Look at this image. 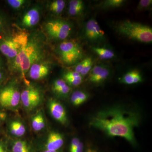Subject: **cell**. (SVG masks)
Masks as SVG:
<instances>
[{
  "label": "cell",
  "instance_id": "obj_1",
  "mask_svg": "<svg viewBox=\"0 0 152 152\" xmlns=\"http://www.w3.org/2000/svg\"><path fill=\"white\" fill-rule=\"evenodd\" d=\"M140 121V115L137 111L116 106L98 112L91 118L89 125L102 131L107 135L124 138L134 145V130L138 126Z\"/></svg>",
  "mask_w": 152,
  "mask_h": 152
},
{
  "label": "cell",
  "instance_id": "obj_2",
  "mask_svg": "<svg viewBox=\"0 0 152 152\" xmlns=\"http://www.w3.org/2000/svg\"><path fill=\"white\" fill-rule=\"evenodd\" d=\"M43 39L40 34L29 35L27 43L11 61V68L14 72L24 75L33 64L42 61L45 51Z\"/></svg>",
  "mask_w": 152,
  "mask_h": 152
},
{
  "label": "cell",
  "instance_id": "obj_3",
  "mask_svg": "<svg viewBox=\"0 0 152 152\" xmlns=\"http://www.w3.org/2000/svg\"><path fill=\"white\" fill-rule=\"evenodd\" d=\"M117 31L130 39L142 43L152 42V28L141 23L129 20L121 21L115 26Z\"/></svg>",
  "mask_w": 152,
  "mask_h": 152
},
{
  "label": "cell",
  "instance_id": "obj_4",
  "mask_svg": "<svg viewBox=\"0 0 152 152\" xmlns=\"http://www.w3.org/2000/svg\"><path fill=\"white\" fill-rule=\"evenodd\" d=\"M29 35L19 32L0 39V52L12 61L27 43Z\"/></svg>",
  "mask_w": 152,
  "mask_h": 152
},
{
  "label": "cell",
  "instance_id": "obj_5",
  "mask_svg": "<svg viewBox=\"0 0 152 152\" xmlns=\"http://www.w3.org/2000/svg\"><path fill=\"white\" fill-rule=\"evenodd\" d=\"M57 51L61 61L67 65L75 64L83 57L81 47L74 41H63L58 45Z\"/></svg>",
  "mask_w": 152,
  "mask_h": 152
},
{
  "label": "cell",
  "instance_id": "obj_6",
  "mask_svg": "<svg viewBox=\"0 0 152 152\" xmlns=\"http://www.w3.org/2000/svg\"><path fill=\"white\" fill-rule=\"evenodd\" d=\"M45 30L51 39L64 41L70 35L72 31V25L65 20L60 19L49 20L45 25Z\"/></svg>",
  "mask_w": 152,
  "mask_h": 152
},
{
  "label": "cell",
  "instance_id": "obj_7",
  "mask_svg": "<svg viewBox=\"0 0 152 152\" xmlns=\"http://www.w3.org/2000/svg\"><path fill=\"white\" fill-rule=\"evenodd\" d=\"M21 92L15 83L6 86L0 91V105L6 108L15 109L20 102Z\"/></svg>",
  "mask_w": 152,
  "mask_h": 152
},
{
  "label": "cell",
  "instance_id": "obj_8",
  "mask_svg": "<svg viewBox=\"0 0 152 152\" xmlns=\"http://www.w3.org/2000/svg\"><path fill=\"white\" fill-rule=\"evenodd\" d=\"M43 94L37 87L29 86L25 89L20 95V102L25 109L32 110L42 103Z\"/></svg>",
  "mask_w": 152,
  "mask_h": 152
},
{
  "label": "cell",
  "instance_id": "obj_9",
  "mask_svg": "<svg viewBox=\"0 0 152 152\" xmlns=\"http://www.w3.org/2000/svg\"><path fill=\"white\" fill-rule=\"evenodd\" d=\"M84 34L87 39L93 42L102 40L104 33L101 28L96 20L94 18L89 20L85 25Z\"/></svg>",
  "mask_w": 152,
  "mask_h": 152
},
{
  "label": "cell",
  "instance_id": "obj_10",
  "mask_svg": "<svg viewBox=\"0 0 152 152\" xmlns=\"http://www.w3.org/2000/svg\"><path fill=\"white\" fill-rule=\"evenodd\" d=\"M51 66L46 61H39L31 66L28 71L29 77L34 80H42L50 73Z\"/></svg>",
  "mask_w": 152,
  "mask_h": 152
},
{
  "label": "cell",
  "instance_id": "obj_11",
  "mask_svg": "<svg viewBox=\"0 0 152 152\" xmlns=\"http://www.w3.org/2000/svg\"><path fill=\"white\" fill-rule=\"evenodd\" d=\"M41 10L39 7L34 6L28 9L22 16L20 26L24 28H29L34 27L39 22Z\"/></svg>",
  "mask_w": 152,
  "mask_h": 152
},
{
  "label": "cell",
  "instance_id": "obj_12",
  "mask_svg": "<svg viewBox=\"0 0 152 152\" xmlns=\"http://www.w3.org/2000/svg\"><path fill=\"white\" fill-rule=\"evenodd\" d=\"M49 109L52 117L58 122L66 124L67 122V117L65 109L60 102L51 99L49 101Z\"/></svg>",
  "mask_w": 152,
  "mask_h": 152
},
{
  "label": "cell",
  "instance_id": "obj_13",
  "mask_svg": "<svg viewBox=\"0 0 152 152\" xmlns=\"http://www.w3.org/2000/svg\"><path fill=\"white\" fill-rule=\"evenodd\" d=\"M108 68L103 65H96L90 72L89 81L93 84H100L106 80L110 75Z\"/></svg>",
  "mask_w": 152,
  "mask_h": 152
},
{
  "label": "cell",
  "instance_id": "obj_14",
  "mask_svg": "<svg viewBox=\"0 0 152 152\" xmlns=\"http://www.w3.org/2000/svg\"><path fill=\"white\" fill-rule=\"evenodd\" d=\"M64 143V137L61 134L56 132L49 134L46 143V150L50 151H58Z\"/></svg>",
  "mask_w": 152,
  "mask_h": 152
},
{
  "label": "cell",
  "instance_id": "obj_15",
  "mask_svg": "<svg viewBox=\"0 0 152 152\" xmlns=\"http://www.w3.org/2000/svg\"><path fill=\"white\" fill-rule=\"evenodd\" d=\"M52 91L58 96L65 98L67 96L71 91V87L63 79H58L53 82Z\"/></svg>",
  "mask_w": 152,
  "mask_h": 152
},
{
  "label": "cell",
  "instance_id": "obj_16",
  "mask_svg": "<svg viewBox=\"0 0 152 152\" xmlns=\"http://www.w3.org/2000/svg\"><path fill=\"white\" fill-rule=\"evenodd\" d=\"M142 80L140 72L137 70H133L125 74L121 79L122 83L127 85L138 83Z\"/></svg>",
  "mask_w": 152,
  "mask_h": 152
},
{
  "label": "cell",
  "instance_id": "obj_17",
  "mask_svg": "<svg viewBox=\"0 0 152 152\" xmlns=\"http://www.w3.org/2000/svg\"><path fill=\"white\" fill-rule=\"evenodd\" d=\"M93 63L92 59L90 57H87L76 65L74 71L78 73L82 76L86 75L92 69Z\"/></svg>",
  "mask_w": 152,
  "mask_h": 152
},
{
  "label": "cell",
  "instance_id": "obj_18",
  "mask_svg": "<svg viewBox=\"0 0 152 152\" xmlns=\"http://www.w3.org/2000/svg\"><path fill=\"white\" fill-rule=\"evenodd\" d=\"M64 79L68 85L77 86L82 83L83 76L75 71H69L64 74Z\"/></svg>",
  "mask_w": 152,
  "mask_h": 152
},
{
  "label": "cell",
  "instance_id": "obj_19",
  "mask_svg": "<svg viewBox=\"0 0 152 152\" xmlns=\"http://www.w3.org/2000/svg\"><path fill=\"white\" fill-rule=\"evenodd\" d=\"M84 3L81 0H72L69 1L68 13L71 16L79 15L84 10Z\"/></svg>",
  "mask_w": 152,
  "mask_h": 152
},
{
  "label": "cell",
  "instance_id": "obj_20",
  "mask_svg": "<svg viewBox=\"0 0 152 152\" xmlns=\"http://www.w3.org/2000/svg\"><path fill=\"white\" fill-rule=\"evenodd\" d=\"M9 129L11 134L17 137H22L25 134L26 132L25 125L21 122L18 120L11 122Z\"/></svg>",
  "mask_w": 152,
  "mask_h": 152
},
{
  "label": "cell",
  "instance_id": "obj_21",
  "mask_svg": "<svg viewBox=\"0 0 152 152\" xmlns=\"http://www.w3.org/2000/svg\"><path fill=\"white\" fill-rule=\"evenodd\" d=\"M31 126L33 130L35 132H40L45 128V119L42 112H38L33 116L31 120Z\"/></svg>",
  "mask_w": 152,
  "mask_h": 152
},
{
  "label": "cell",
  "instance_id": "obj_22",
  "mask_svg": "<svg viewBox=\"0 0 152 152\" xmlns=\"http://www.w3.org/2000/svg\"><path fill=\"white\" fill-rule=\"evenodd\" d=\"M88 95L87 93L81 91L74 92L71 96V102L75 106L80 105L87 100Z\"/></svg>",
  "mask_w": 152,
  "mask_h": 152
},
{
  "label": "cell",
  "instance_id": "obj_23",
  "mask_svg": "<svg viewBox=\"0 0 152 152\" xmlns=\"http://www.w3.org/2000/svg\"><path fill=\"white\" fill-rule=\"evenodd\" d=\"M92 50L102 60H110L115 56L113 51L101 47H93Z\"/></svg>",
  "mask_w": 152,
  "mask_h": 152
},
{
  "label": "cell",
  "instance_id": "obj_24",
  "mask_svg": "<svg viewBox=\"0 0 152 152\" xmlns=\"http://www.w3.org/2000/svg\"><path fill=\"white\" fill-rule=\"evenodd\" d=\"M65 6V1L64 0H55L50 3L49 9L52 13L58 15L62 13Z\"/></svg>",
  "mask_w": 152,
  "mask_h": 152
},
{
  "label": "cell",
  "instance_id": "obj_25",
  "mask_svg": "<svg viewBox=\"0 0 152 152\" xmlns=\"http://www.w3.org/2000/svg\"><path fill=\"white\" fill-rule=\"evenodd\" d=\"M12 152H31V147L26 142L18 140L14 142L12 147Z\"/></svg>",
  "mask_w": 152,
  "mask_h": 152
},
{
  "label": "cell",
  "instance_id": "obj_26",
  "mask_svg": "<svg viewBox=\"0 0 152 152\" xmlns=\"http://www.w3.org/2000/svg\"><path fill=\"white\" fill-rule=\"evenodd\" d=\"M126 1L124 0H106L100 4L103 9H114L120 7L124 5Z\"/></svg>",
  "mask_w": 152,
  "mask_h": 152
},
{
  "label": "cell",
  "instance_id": "obj_27",
  "mask_svg": "<svg viewBox=\"0 0 152 152\" xmlns=\"http://www.w3.org/2000/svg\"><path fill=\"white\" fill-rule=\"evenodd\" d=\"M7 2L12 8L18 10L24 6L27 1L25 0H8L7 1Z\"/></svg>",
  "mask_w": 152,
  "mask_h": 152
},
{
  "label": "cell",
  "instance_id": "obj_28",
  "mask_svg": "<svg viewBox=\"0 0 152 152\" xmlns=\"http://www.w3.org/2000/svg\"><path fill=\"white\" fill-rule=\"evenodd\" d=\"M152 4V0H140L139 1L137 9L140 11L147 10L151 9Z\"/></svg>",
  "mask_w": 152,
  "mask_h": 152
},
{
  "label": "cell",
  "instance_id": "obj_29",
  "mask_svg": "<svg viewBox=\"0 0 152 152\" xmlns=\"http://www.w3.org/2000/svg\"><path fill=\"white\" fill-rule=\"evenodd\" d=\"M80 140L77 137L74 138L72 140L71 142L70 147V151L72 152L77 146L78 145L80 142Z\"/></svg>",
  "mask_w": 152,
  "mask_h": 152
},
{
  "label": "cell",
  "instance_id": "obj_30",
  "mask_svg": "<svg viewBox=\"0 0 152 152\" xmlns=\"http://www.w3.org/2000/svg\"><path fill=\"white\" fill-rule=\"evenodd\" d=\"M83 144L81 142H80L77 146L76 147V148L72 152H83Z\"/></svg>",
  "mask_w": 152,
  "mask_h": 152
},
{
  "label": "cell",
  "instance_id": "obj_31",
  "mask_svg": "<svg viewBox=\"0 0 152 152\" xmlns=\"http://www.w3.org/2000/svg\"><path fill=\"white\" fill-rule=\"evenodd\" d=\"M7 118V114L4 112L0 111V120H5Z\"/></svg>",
  "mask_w": 152,
  "mask_h": 152
},
{
  "label": "cell",
  "instance_id": "obj_32",
  "mask_svg": "<svg viewBox=\"0 0 152 152\" xmlns=\"http://www.w3.org/2000/svg\"><path fill=\"white\" fill-rule=\"evenodd\" d=\"M4 26V21L1 16L0 15V31L2 30Z\"/></svg>",
  "mask_w": 152,
  "mask_h": 152
},
{
  "label": "cell",
  "instance_id": "obj_33",
  "mask_svg": "<svg viewBox=\"0 0 152 152\" xmlns=\"http://www.w3.org/2000/svg\"><path fill=\"white\" fill-rule=\"evenodd\" d=\"M0 152H7L5 147L1 143H0Z\"/></svg>",
  "mask_w": 152,
  "mask_h": 152
},
{
  "label": "cell",
  "instance_id": "obj_34",
  "mask_svg": "<svg viewBox=\"0 0 152 152\" xmlns=\"http://www.w3.org/2000/svg\"><path fill=\"white\" fill-rule=\"evenodd\" d=\"M4 76V73H3V72L0 71V82L3 80Z\"/></svg>",
  "mask_w": 152,
  "mask_h": 152
},
{
  "label": "cell",
  "instance_id": "obj_35",
  "mask_svg": "<svg viewBox=\"0 0 152 152\" xmlns=\"http://www.w3.org/2000/svg\"><path fill=\"white\" fill-rule=\"evenodd\" d=\"M86 152H97V151L93 149L89 148L87 150Z\"/></svg>",
  "mask_w": 152,
  "mask_h": 152
},
{
  "label": "cell",
  "instance_id": "obj_36",
  "mask_svg": "<svg viewBox=\"0 0 152 152\" xmlns=\"http://www.w3.org/2000/svg\"><path fill=\"white\" fill-rule=\"evenodd\" d=\"M43 152H58V151H48V150H46L45 151H44Z\"/></svg>",
  "mask_w": 152,
  "mask_h": 152
},
{
  "label": "cell",
  "instance_id": "obj_37",
  "mask_svg": "<svg viewBox=\"0 0 152 152\" xmlns=\"http://www.w3.org/2000/svg\"><path fill=\"white\" fill-rule=\"evenodd\" d=\"M2 65V61L1 59V57H0V68L1 66Z\"/></svg>",
  "mask_w": 152,
  "mask_h": 152
}]
</instances>
